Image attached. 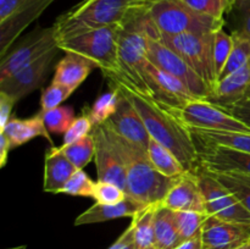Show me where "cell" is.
I'll return each mask as SVG.
<instances>
[{
	"label": "cell",
	"instance_id": "6da1fadb",
	"mask_svg": "<svg viewBox=\"0 0 250 249\" xmlns=\"http://www.w3.org/2000/svg\"><path fill=\"white\" fill-rule=\"evenodd\" d=\"M129 100L141 115L150 138L170 149L182 163L187 172H194L200 165L198 149L189 128L182 124L166 106L154 98L143 94L128 82L115 76H105Z\"/></svg>",
	"mask_w": 250,
	"mask_h": 249
},
{
	"label": "cell",
	"instance_id": "7a4b0ae2",
	"mask_svg": "<svg viewBox=\"0 0 250 249\" xmlns=\"http://www.w3.org/2000/svg\"><path fill=\"white\" fill-rule=\"evenodd\" d=\"M104 128L124 163L127 195L146 205L163 204L177 178H170L159 172L142 146L127 141L106 126Z\"/></svg>",
	"mask_w": 250,
	"mask_h": 249
},
{
	"label": "cell",
	"instance_id": "3957f363",
	"mask_svg": "<svg viewBox=\"0 0 250 249\" xmlns=\"http://www.w3.org/2000/svg\"><path fill=\"white\" fill-rule=\"evenodd\" d=\"M154 1L155 0H82L58 17L54 23L58 41L89 29L124 26L134 16L149 10Z\"/></svg>",
	"mask_w": 250,
	"mask_h": 249
},
{
	"label": "cell",
	"instance_id": "277c9868",
	"mask_svg": "<svg viewBox=\"0 0 250 249\" xmlns=\"http://www.w3.org/2000/svg\"><path fill=\"white\" fill-rule=\"evenodd\" d=\"M159 34L155 24L149 16L148 10L137 15L124 26L117 29L120 72H106L104 76H115L128 82L132 87L143 94L153 98L150 88L146 83V49L148 37Z\"/></svg>",
	"mask_w": 250,
	"mask_h": 249
},
{
	"label": "cell",
	"instance_id": "5b68a950",
	"mask_svg": "<svg viewBox=\"0 0 250 249\" xmlns=\"http://www.w3.org/2000/svg\"><path fill=\"white\" fill-rule=\"evenodd\" d=\"M148 12L160 37L216 33L226 23V20H217L194 11L182 0H155Z\"/></svg>",
	"mask_w": 250,
	"mask_h": 249
},
{
	"label": "cell",
	"instance_id": "8992f818",
	"mask_svg": "<svg viewBox=\"0 0 250 249\" xmlns=\"http://www.w3.org/2000/svg\"><path fill=\"white\" fill-rule=\"evenodd\" d=\"M119 27H102L89 29L58 41V46L65 53L78 54L93 61L98 68L106 72H120Z\"/></svg>",
	"mask_w": 250,
	"mask_h": 249
},
{
	"label": "cell",
	"instance_id": "52a82bcc",
	"mask_svg": "<svg viewBox=\"0 0 250 249\" xmlns=\"http://www.w3.org/2000/svg\"><path fill=\"white\" fill-rule=\"evenodd\" d=\"M160 39L203 78L212 92L217 83L214 63L215 33H183L163 36Z\"/></svg>",
	"mask_w": 250,
	"mask_h": 249
},
{
	"label": "cell",
	"instance_id": "ba28073f",
	"mask_svg": "<svg viewBox=\"0 0 250 249\" xmlns=\"http://www.w3.org/2000/svg\"><path fill=\"white\" fill-rule=\"evenodd\" d=\"M168 110L188 128L250 133V127L244 122L234 117L227 109L208 100L195 99Z\"/></svg>",
	"mask_w": 250,
	"mask_h": 249
},
{
	"label": "cell",
	"instance_id": "9c48e42d",
	"mask_svg": "<svg viewBox=\"0 0 250 249\" xmlns=\"http://www.w3.org/2000/svg\"><path fill=\"white\" fill-rule=\"evenodd\" d=\"M194 175L204 197L205 211L209 216H216L226 221L250 224L248 209L226 186L212 175L211 171L199 165L194 171Z\"/></svg>",
	"mask_w": 250,
	"mask_h": 249
},
{
	"label": "cell",
	"instance_id": "30bf717a",
	"mask_svg": "<svg viewBox=\"0 0 250 249\" xmlns=\"http://www.w3.org/2000/svg\"><path fill=\"white\" fill-rule=\"evenodd\" d=\"M146 59L154 66L182 81L197 99L207 100L209 98L211 90L207 83L176 51L161 42L160 34L148 37Z\"/></svg>",
	"mask_w": 250,
	"mask_h": 249
},
{
	"label": "cell",
	"instance_id": "8fae6325",
	"mask_svg": "<svg viewBox=\"0 0 250 249\" xmlns=\"http://www.w3.org/2000/svg\"><path fill=\"white\" fill-rule=\"evenodd\" d=\"M58 46V37L54 24L46 28H36L22 39L19 45L10 49L0 61V81L11 77L24 66L38 60Z\"/></svg>",
	"mask_w": 250,
	"mask_h": 249
},
{
	"label": "cell",
	"instance_id": "7c38bea8",
	"mask_svg": "<svg viewBox=\"0 0 250 249\" xmlns=\"http://www.w3.org/2000/svg\"><path fill=\"white\" fill-rule=\"evenodd\" d=\"M59 50V46H56L41 59L22 67L11 77L0 81V92L6 93L19 102L29 93L38 89L45 81L46 73Z\"/></svg>",
	"mask_w": 250,
	"mask_h": 249
},
{
	"label": "cell",
	"instance_id": "4fadbf2b",
	"mask_svg": "<svg viewBox=\"0 0 250 249\" xmlns=\"http://www.w3.org/2000/svg\"><path fill=\"white\" fill-rule=\"evenodd\" d=\"M200 165L212 172L250 176V154L219 144L194 142Z\"/></svg>",
	"mask_w": 250,
	"mask_h": 249
},
{
	"label": "cell",
	"instance_id": "5bb4252c",
	"mask_svg": "<svg viewBox=\"0 0 250 249\" xmlns=\"http://www.w3.org/2000/svg\"><path fill=\"white\" fill-rule=\"evenodd\" d=\"M92 134L95 142L94 161L98 181L114 183L126 192V171L124 163L107 137L104 126H95Z\"/></svg>",
	"mask_w": 250,
	"mask_h": 249
},
{
	"label": "cell",
	"instance_id": "9a60e30c",
	"mask_svg": "<svg viewBox=\"0 0 250 249\" xmlns=\"http://www.w3.org/2000/svg\"><path fill=\"white\" fill-rule=\"evenodd\" d=\"M250 241V224L208 215L202 229L203 249H234Z\"/></svg>",
	"mask_w": 250,
	"mask_h": 249
},
{
	"label": "cell",
	"instance_id": "2e32d148",
	"mask_svg": "<svg viewBox=\"0 0 250 249\" xmlns=\"http://www.w3.org/2000/svg\"><path fill=\"white\" fill-rule=\"evenodd\" d=\"M146 83L154 99L168 109L182 106L186 103L197 99L182 81L151 62L146 65Z\"/></svg>",
	"mask_w": 250,
	"mask_h": 249
},
{
	"label": "cell",
	"instance_id": "e0dca14e",
	"mask_svg": "<svg viewBox=\"0 0 250 249\" xmlns=\"http://www.w3.org/2000/svg\"><path fill=\"white\" fill-rule=\"evenodd\" d=\"M112 85V84H111ZM116 88V87H115ZM119 90V89H117ZM120 92V90H119ZM107 128L127 141L148 150L150 136L136 107L120 93V102L115 114L104 124Z\"/></svg>",
	"mask_w": 250,
	"mask_h": 249
},
{
	"label": "cell",
	"instance_id": "ac0fdd59",
	"mask_svg": "<svg viewBox=\"0 0 250 249\" xmlns=\"http://www.w3.org/2000/svg\"><path fill=\"white\" fill-rule=\"evenodd\" d=\"M163 205L176 211L205 212V202L194 172L177 178L164 199Z\"/></svg>",
	"mask_w": 250,
	"mask_h": 249
},
{
	"label": "cell",
	"instance_id": "d6986e66",
	"mask_svg": "<svg viewBox=\"0 0 250 249\" xmlns=\"http://www.w3.org/2000/svg\"><path fill=\"white\" fill-rule=\"evenodd\" d=\"M250 89V61L243 67L229 73L217 81L216 85L210 93L208 102L215 105L231 109L233 105L247 97Z\"/></svg>",
	"mask_w": 250,
	"mask_h": 249
},
{
	"label": "cell",
	"instance_id": "ffe728a7",
	"mask_svg": "<svg viewBox=\"0 0 250 249\" xmlns=\"http://www.w3.org/2000/svg\"><path fill=\"white\" fill-rule=\"evenodd\" d=\"M55 0H28L26 6L14 19L0 23V56L6 55L17 37L36 21L44 10Z\"/></svg>",
	"mask_w": 250,
	"mask_h": 249
},
{
	"label": "cell",
	"instance_id": "44dd1931",
	"mask_svg": "<svg viewBox=\"0 0 250 249\" xmlns=\"http://www.w3.org/2000/svg\"><path fill=\"white\" fill-rule=\"evenodd\" d=\"M149 205L143 204L138 200L127 195L126 199L117 204H99L95 203L94 205L85 210L84 212L76 217L75 225H90L98 224V222L110 221V220L121 219V217H133L138 212L146 209Z\"/></svg>",
	"mask_w": 250,
	"mask_h": 249
},
{
	"label": "cell",
	"instance_id": "7402d4cb",
	"mask_svg": "<svg viewBox=\"0 0 250 249\" xmlns=\"http://www.w3.org/2000/svg\"><path fill=\"white\" fill-rule=\"evenodd\" d=\"M77 171L76 166L62 153L60 146H51L44 161L43 189L46 193H62L66 182Z\"/></svg>",
	"mask_w": 250,
	"mask_h": 249
},
{
	"label": "cell",
	"instance_id": "603a6c76",
	"mask_svg": "<svg viewBox=\"0 0 250 249\" xmlns=\"http://www.w3.org/2000/svg\"><path fill=\"white\" fill-rule=\"evenodd\" d=\"M95 67V63L85 59L84 56L66 53V55L56 65L51 83H58L77 89Z\"/></svg>",
	"mask_w": 250,
	"mask_h": 249
},
{
	"label": "cell",
	"instance_id": "cb8c5ba5",
	"mask_svg": "<svg viewBox=\"0 0 250 249\" xmlns=\"http://www.w3.org/2000/svg\"><path fill=\"white\" fill-rule=\"evenodd\" d=\"M0 133H4L6 136L11 149L23 145L36 137H44L53 144V141H51L50 134H49L45 124H44V120L41 112L34 115L33 117H29V119L12 117L7 122L6 126L0 131Z\"/></svg>",
	"mask_w": 250,
	"mask_h": 249
},
{
	"label": "cell",
	"instance_id": "d4e9b609",
	"mask_svg": "<svg viewBox=\"0 0 250 249\" xmlns=\"http://www.w3.org/2000/svg\"><path fill=\"white\" fill-rule=\"evenodd\" d=\"M154 246L161 249H175L182 243L173 219V210L159 204L154 217Z\"/></svg>",
	"mask_w": 250,
	"mask_h": 249
},
{
	"label": "cell",
	"instance_id": "484cf974",
	"mask_svg": "<svg viewBox=\"0 0 250 249\" xmlns=\"http://www.w3.org/2000/svg\"><path fill=\"white\" fill-rule=\"evenodd\" d=\"M194 142L229 146L236 150L250 154V133L242 132L207 131V129L189 128Z\"/></svg>",
	"mask_w": 250,
	"mask_h": 249
},
{
	"label": "cell",
	"instance_id": "4316f807",
	"mask_svg": "<svg viewBox=\"0 0 250 249\" xmlns=\"http://www.w3.org/2000/svg\"><path fill=\"white\" fill-rule=\"evenodd\" d=\"M146 153L154 167L163 175L170 178H178L187 173L185 166L173 155L172 151L155 139L150 138Z\"/></svg>",
	"mask_w": 250,
	"mask_h": 249
},
{
	"label": "cell",
	"instance_id": "83f0119b",
	"mask_svg": "<svg viewBox=\"0 0 250 249\" xmlns=\"http://www.w3.org/2000/svg\"><path fill=\"white\" fill-rule=\"evenodd\" d=\"M158 205H149L133 216V238L137 249H149L154 247V217Z\"/></svg>",
	"mask_w": 250,
	"mask_h": 249
},
{
	"label": "cell",
	"instance_id": "f1b7e54d",
	"mask_svg": "<svg viewBox=\"0 0 250 249\" xmlns=\"http://www.w3.org/2000/svg\"><path fill=\"white\" fill-rule=\"evenodd\" d=\"M119 102L120 92L117 90V88L110 84L109 92L103 93L100 97H98L90 109L85 107L88 116L93 122V126L95 127L104 124L115 114L117 106H119Z\"/></svg>",
	"mask_w": 250,
	"mask_h": 249
},
{
	"label": "cell",
	"instance_id": "f546056e",
	"mask_svg": "<svg viewBox=\"0 0 250 249\" xmlns=\"http://www.w3.org/2000/svg\"><path fill=\"white\" fill-rule=\"evenodd\" d=\"M62 153L67 156L68 160L76 166L77 170H83L95 155V142L93 134L83 137L80 141H76L68 145H60Z\"/></svg>",
	"mask_w": 250,
	"mask_h": 249
},
{
	"label": "cell",
	"instance_id": "4dcf8cb0",
	"mask_svg": "<svg viewBox=\"0 0 250 249\" xmlns=\"http://www.w3.org/2000/svg\"><path fill=\"white\" fill-rule=\"evenodd\" d=\"M208 214L198 211H176L173 210V219L182 241H188L202 234L203 225Z\"/></svg>",
	"mask_w": 250,
	"mask_h": 249
},
{
	"label": "cell",
	"instance_id": "1f68e13d",
	"mask_svg": "<svg viewBox=\"0 0 250 249\" xmlns=\"http://www.w3.org/2000/svg\"><path fill=\"white\" fill-rule=\"evenodd\" d=\"M227 16L231 33L250 41V0H233Z\"/></svg>",
	"mask_w": 250,
	"mask_h": 249
},
{
	"label": "cell",
	"instance_id": "d6a6232c",
	"mask_svg": "<svg viewBox=\"0 0 250 249\" xmlns=\"http://www.w3.org/2000/svg\"><path fill=\"white\" fill-rule=\"evenodd\" d=\"M41 114L49 133L65 134L76 120L75 110L71 106H62V105L49 111H41Z\"/></svg>",
	"mask_w": 250,
	"mask_h": 249
},
{
	"label": "cell",
	"instance_id": "836d02e7",
	"mask_svg": "<svg viewBox=\"0 0 250 249\" xmlns=\"http://www.w3.org/2000/svg\"><path fill=\"white\" fill-rule=\"evenodd\" d=\"M212 175L222 185L226 186L250 212V176L242 175V173L222 172H212Z\"/></svg>",
	"mask_w": 250,
	"mask_h": 249
},
{
	"label": "cell",
	"instance_id": "e575fe53",
	"mask_svg": "<svg viewBox=\"0 0 250 249\" xmlns=\"http://www.w3.org/2000/svg\"><path fill=\"white\" fill-rule=\"evenodd\" d=\"M232 38H233V48H232L231 55H229V61H227L226 66H225L219 81L221 80V78L229 76V73L239 70V68L243 67L244 65H247V63L250 61L249 39L243 38V37H239L237 36V34H232Z\"/></svg>",
	"mask_w": 250,
	"mask_h": 249
},
{
	"label": "cell",
	"instance_id": "d590c367",
	"mask_svg": "<svg viewBox=\"0 0 250 249\" xmlns=\"http://www.w3.org/2000/svg\"><path fill=\"white\" fill-rule=\"evenodd\" d=\"M232 48H233V38H232V34L226 33L224 31V28L217 31L215 33L214 41V63L217 81H219L227 61H229Z\"/></svg>",
	"mask_w": 250,
	"mask_h": 249
},
{
	"label": "cell",
	"instance_id": "8d00e7d4",
	"mask_svg": "<svg viewBox=\"0 0 250 249\" xmlns=\"http://www.w3.org/2000/svg\"><path fill=\"white\" fill-rule=\"evenodd\" d=\"M182 1L199 14L217 20H225V15L229 14L231 10L233 0H182Z\"/></svg>",
	"mask_w": 250,
	"mask_h": 249
},
{
	"label": "cell",
	"instance_id": "74e56055",
	"mask_svg": "<svg viewBox=\"0 0 250 249\" xmlns=\"http://www.w3.org/2000/svg\"><path fill=\"white\" fill-rule=\"evenodd\" d=\"M95 182L83 170H77L70 180L66 182L62 194L72 197H90L93 198Z\"/></svg>",
	"mask_w": 250,
	"mask_h": 249
},
{
	"label": "cell",
	"instance_id": "f35d334b",
	"mask_svg": "<svg viewBox=\"0 0 250 249\" xmlns=\"http://www.w3.org/2000/svg\"><path fill=\"white\" fill-rule=\"evenodd\" d=\"M76 89L67 87V85L58 84V83H51L49 87L43 89L41 98V105H42V112L49 111L51 109L61 106L65 100H67L71 97Z\"/></svg>",
	"mask_w": 250,
	"mask_h": 249
},
{
	"label": "cell",
	"instance_id": "ab89813d",
	"mask_svg": "<svg viewBox=\"0 0 250 249\" xmlns=\"http://www.w3.org/2000/svg\"><path fill=\"white\" fill-rule=\"evenodd\" d=\"M127 193L119 186L110 182L97 181L93 193V199L99 204H117L126 199Z\"/></svg>",
	"mask_w": 250,
	"mask_h": 249
},
{
	"label": "cell",
	"instance_id": "60d3db41",
	"mask_svg": "<svg viewBox=\"0 0 250 249\" xmlns=\"http://www.w3.org/2000/svg\"><path fill=\"white\" fill-rule=\"evenodd\" d=\"M93 128H94V126H93L92 120L89 119L87 110L84 109L83 110V114L80 117H76V120L71 124L70 128L63 134L62 145H68V144L73 143V142L80 141L83 137L90 134V131H93Z\"/></svg>",
	"mask_w": 250,
	"mask_h": 249
},
{
	"label": "cell",
	"instance_id": "b9f144b4",
	"mask_svg": "<svg viewBox=\"0 0 250 249\" xmlns=\"http://www.w3.org/2000/svg\"><path fill=\"white\" fill-rule=\"evenodd\" d=\"M28 0H0V23L14 19L26 6Z\"/></svg>",
	"mask_w": 250,
	"mask_h": 249
},
{
	"label": "cell",
	"instance_id": "7bdbcfd3",
	"mask_svg": "<svg viewBox=\"0 0 250 249\" xmlns=\"http://www.w3.org/2000/svg\"><path fill=\"white\" fill-rule=\"evenodd\" d=\"M17 100L4 92H0V131L11 119V112Z\"/></svg>",
	"mask_w": 250,
	"mask_h": 249
},
{
	"label": "cell",
	"instance_id": "ee69618b",
	"mask_svg": "<svg viewBox=\"0 0 250 249\" xmlns=\"http://www.w3.org/2000/svg\"><path fill=\"white\" fill-rule=\"evenodd\" d=\"M229 111L233 115L234 117H237L238 120H241L242 122L250 127V98H244L241 102L237 103L236 105L229 109Z\"/></svg>",
	"mask_w": 250,
	"mask_h": 249
},
{
	"label": "cell",
	"instance_id": "f6af8a7d",
	"mask_svg": "<svg viewBox=\"0 0 250 249\" xmlns=\"http://www.w3.org/2000/svg\"><path fill=\"white\" fill-rule=\"evenodd\" d=\"M109 249H137L133 238V226L129 225L128 228L120 236V238Z\"/></svg>",
	"mask_w": 250,
	"mask_h": 249
},
{
	"label": "cell",
	"instance_id": "bcb514c9",
	"mask_svg": "<svg viewBox=\"0 0 250 249\" xmlns=\"http://www.w3.org/2000/svg\"><path fill=\"white\" fill-rule=\"evenodd\" d=\"M10 150H11V145H10L9 139L4 133H0V167H4L6 164Z\"/></svg>",
	"mask_w": 250,
	"mask_h": 249
},
{
	"label": "cell",
	"instance_id": "7dc6e473",
	"mask_svg": "<svg viewBox=\"0 0 250 249\" xmlns=\"http://www.w3.org/2000/svg\"><path fill=\"white\" fill-rule=\"evenodd\" d=\"M175 249H203L202 234H200V236L194 237V238L192 239H188V241L182 242V243Z\"/></svg>",
	"mask_w": 250,
	"mask_h": 249
},
{
	"label": "cell",
	"instance_id": "c3c4849f",
	"mask_svg": "<svg viewBox=\"0 0 250 249\" xmlns=\"http://www.w3.org/2000/svg\"><path fill=\"white\" fill-rule=\"evenodd\" d=\"M234 249H250V241L247 242V243L242 244V246L237 247V248H234Z\"/></svg>",
	"mask_w": 250,
	"mask_h": 249
},
{
	"label": "cell",
	"instance_id": "681fc988",
	"mask_svg": "<svg viewBox=\"0 0 250 249\" xmlns=\"http://www.w3.org/2000/svg\"><path fill=\"white\" fill-rule=\"evenodd\" d=\"M10 249H26V246H21V247H16V248H10Z\"/></svg>",
	"mask_w": 250,
	"mask_h": 249
},
{
	"label": "cell",
	"instance_id": "f907efd6",
	"mask_svg": "<svg viewBox=\"0 0 250 249\" xmlns=\"http://www.w3.org/2000/svg\"><path fill=\"white\" fill-rule=\"evenodd\" d=\"M149 249H161V248H158V247L154 246V247H151V248H149Z\"/></svg>",
	"mask_w": 250,
	"mask_h": 249
},
{
	"label": "cell",
	"instance_id": "816d5d0a",
	"mask_svg": "<svg viewBox=\"0 0 250 249\" xmlns=\"http://www.w3.org/2000/svg\"><path fill=\"white\" fill-rule=\"evenodd\" d=\"M246 98H250V89H249V92H248V94H247V97Z\"/></svg>",
	"mask_w": 250,
	"mask_h": 249
},
{
	"label": "cell",
	"instance_id": "f5cc1de1",
	"mask_svg": "<svg viewBox=\"0 0 250 249\" xmlns=\"http://www.w3.org/2000/svg\"><path fill=\"white\" fill-rule=\"evenodd\" d=\"M87 1H92V0H87Z\"/></svg>",
	"mask_w": 250,
	"mask_h": 249
}]
</instances>
